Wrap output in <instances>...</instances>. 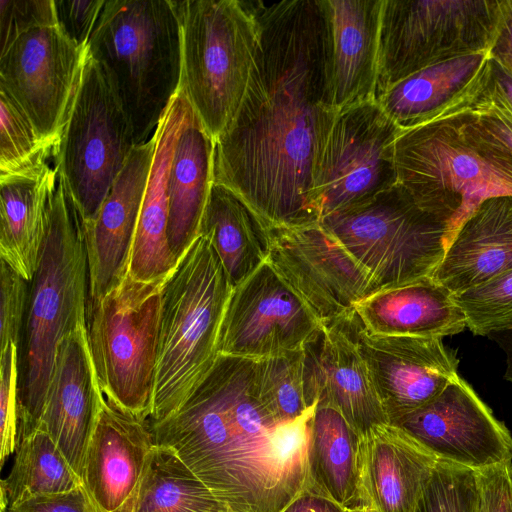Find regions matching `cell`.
I'll return each instance as SVG.
<instances>
[{"instance_id":"29","label":"cell","mask_w":512,"mask_h":512,"mask_svg":"<svg viewBox=\"0 0 512 512\" xmlns=\"http://www.w3.org/2000/svg\"><path fill=\"white\" fill-rule=\"evenodd\" d=\"M57 169L44 163L0 177V257L30 283L46 236L48 206Z\"/></svg>"},{"instance_id":"8","label":"cell","mask_w":512,"mask_h":512,"mask_svg":"<svg viewBox=\"0 0 512 512\" xmlns=\"http://www.w3.org/2000/svg\"><path fill=\"white\" fill-rule=\"evenodd\" d=\"M319 222L379 290L432 277L453 235L448 221L423 209L399 183Z\"/></svg>"},{"instance_id":"49","label":"cell","mask_w":512,"mask_h":512,"mask_svg":"<svg viewBox=\"0 0 512 512\" xmlns=\"http://www.w3.org/2000/svg\"><path fill=\"white\" fill-rule=\"evenodd\" d=\"M7 508H0V512H7Z\"/></svg>"},{"instance_id":"18","label":"cell","mask_w":512,"mask_h":512,"mask_svg":"<svg viewBox=\"0 0 512 512\" xmlns=\"http://www.w3.org/2000/svg\"><path fill=\"white\" fill-rule=\"evenodd\" d=\"M154 449L149 419L127 413L104 397L82 471L83 484L100 512H136Z\"/></svg>"},{"instance_id":"19","label":"cell","mask_w":512,"mask_h":512,"mask_svg":"<svg viewBox=\"0 0 512 512\" xmlns=\"http://www.w3.org/2000/svg\"><path fill=\"white\" fill-rule=\"evenodd\" d=\"M155 146L154 134L146 143L134 147L95 218L83 223L91 305L128 273Z\"/></svg>"},{"instance_id":"40","label":"cell","mask_w":512,"mask_h":512,"mask_svg":"<svg viewBox=\"0 0 512 512\" xmlns=\"http://www.w3.org/2000/svg\"><path fill=\"white\" fill-rule=\"evenodd\" d=\"M0 351L9 345L19 346L24 331L29 284L1 260Z\"/></svg>"},{"instance_id":"15","label":"cell","mask_w":512,"mask_h":512,"mask_svg":"<svg viewBox=\"0 0 512 512\" xmlns=\"http://www.w3.org/2000/svg\"><path fill=\"white\" fill-rule=\"evenodd\" d=\"M323 324L266 261L233 288L218 354L261 359L303 349Z\"/></svg>"},{"instance_id":"6","label":"cell","mask_w":512,"mask_h":512,"mask_svg":"<svg viewBox=\"0 0 512 512\" xmlns=\"http://www.w3.org/2000/svg\"><path fill=\"white\" fill-rule=\"evenodd\" d=\"M232 290L211 244L199 236L164 287L150 421L177 410L213 366Z\"/></svg>"},{"instance_id":"14","label":"cell","mask_w":512,"mask_h":512,"mask_svg":"<svg viewBox=\"0 0 512 512\" xmlns=\"http://www.w3.org/2000/svg\"><path fill=\"white\" fill-rule=\"evenodd\" d=\"M268 262L323 326L341 322L379 291L369 273L320 222L268 227Z\"/></svg>"},{"instance_id":"21","label":"cell","mask_w":512,"mask_h":512,"mask_svg":"<svg viewBox=\"0 0 512 512\" xmlns=\"http://www.w3.org/2000/svg\"><path fill=\"white\" fill-rule=\"evenodd\" d=\"M304 353L308 406L333 407L362 438L389 424L355 342L338 324L323 326L304 346Z\"/></svg>"},{"instance_id":"45","label":"cell","mask_w":512,"mask_h":512,"mask_svg":"<svg viewBox=\"0 0 512 512\" xmlns=\"http://www.w3.org/2000/svg\"><path fill=\"white\" fill-rule=\"evenodd\" d=\"M488 56L512 75V0L500 2V19Z\"/></svg>"},{"instance_id":"12","label":"cell","mask_w":512,"mask_h":512,"mask_svg":"<svg viewBox=\"0 0 512 512\" xmlns=\"http://www.w3.org/2000/svg\"><path fill=\"white\" fill-rule=\"evenodd\" d=\"M400 131L377 100L336 113L313 172L311 198L319 220L398 183L395 142Z\"/></svg>"},{"instance_id":"13","label":"cell","mask_w":512,"mask_h":512,"mask_svg":"<svg viewBox=\"0 0 512 512\" xmlns=\"http://www.w3.org/2000/svg\"><path fill=\"white\" fill-rule=\"evenodd\" d=\"M88 53L56 25L33 28L0 55V89L22 109L43 142L57 146Z\"/></svg>"},{"instance_id":"20","label":"cell","mask_w":512,"mask_h":512,"mask_svg":"<svg viewBox=\"0 0 512 512\" xmlns=\"http://www.w3.org/2000/svg\"><path fill=\"white\" fill-rule=\"evenodd\" d=\"M104 395L96 376L87 325L61 342L37 429L45 431L82 478L86 449Z\"/></svg>"},{"instance_id":"3","label":"cell","mask_w":512,"mask_h":512,"mask_svg":"<svg viewBox=\"0 0 512 512\" xmlns=\"http://www.w3.org/2000/svg\"><path fill=\"white\" fill-rule=\"evenodd\" d=\"M87 297L83 221L58 176L43 249L29 287L20 364L19 440L37 428L61 342L72 330L87 325Z\"/></svg>"},{"instance_id":"5","label":"cell","mask_w":512,"mask_h":512,"mask_svg":"<svg viewBox=\"0 0 512 512\" xmlns=\"http://www.w3.org/2000/svg\"><path fill=\"white\" fill-rule=\"evenodd\" d=\"M132 124L150 140L181 83V32L173 1L106 0L88 43Z\"/></svg>"},{"instance_id":"7","label":"cell","mask_w":512,"mask_h":512,"mask_svg":"<svg viewBox=\"0 0 512 512\" xmlns=\"http://www.w3.org/2000/svg\"><path fill=\"white\" fill-rule=\"evenodd\" d=\"M181 32L179 90L216 139L247 90L258 27L248 1H173Z\"/></svg>"},{"instance_id":"39","label":"cell","mask_w":512,"mask_h":512,"mask_svg":"<svg viewBox=\"0 0 512 512\" xmlns=\"http://www.w3.org/2000/svg\"><path fill=\"white\" fill-rule=\"evenodd\" d=\"M19 346L9 345L0 351V464L15 453L20 424Z\"/></svg>"},{"instance_id":"24","label":"cell","mask_w":512,"mask_h":512,"mask_svg":"<svg viewBox=\"0 0 512 512\" xmlns=\"http://www.w3.org/2000/svg\"><path fill=\"white\" fill-rule=\"evenodd\" d=\"M190 104L179 90L155 132L156 146L131 250L129 273L152 281L169 278L177 267L167 238V182L174 148Z\"/></svg>"},{"instance_id":"22","label":"cell","mask_w":512,"mask_h":512,"mask_svg":"<svg viewBox=\"0 0 512 512\" xmlns=\"http://www.w3.org/2000/svg\"><path fill=\"white\" fill-rule=\"evenodd\" d=\"M329 30V96L338 113L376 100L383 0H322Z\"/></svg>"},{"instance_id":"28","label":"cell","mask_w":512,"mask_h":512,"mask_svg":"<svg viewBox=\"0 0 512 512\" xmlns=\"http://www.w3.org/2000/svg\"><path fill=\"white\" fill-rule=\"evenodd\" d=\"M363 438L331 406L318 404L310 425L305 488L344 508L371 511L364 485Z\"/></svg>"},{"instance_id":"43","label":"cell","mask_w":512,"mask_h":512,"mask_svg":"<svg viewBox=\"0 0 512 512\" xmlns=\"http://www.w3.org/2000/svg\"><path fill=\"white\" fill-rule=\"evenodd\" d=\"M479 512H512V461L478 471Z\"/></svg>"},{"instance_id":"35","label":"cell","mask_w":512,"mask_h":512,"mask_svg":"<svg viewBox=\"0 0 512 512\" xmlns=\"http://www.w3.org/2000/svg\"><path fill=\"white\" fill-rule=\"evenodd\" d=\"M52 155L17 103L0 89V177L29 171Z\"/></svg>"},{"instance_id":"9","label":"cell","mask_w":512,"mask_h":512,"mask_svg":"<svg viewBox=\"0 0 512 512\" xmlns=\"http://www.w3.org/2000/svg\"><path fill=\"white\" fill-rule=\"evenodd\" d=\"M169 278L142 281L129 271L91 305L87 327L100 389L119 409L149 419L160 316Z\"/></svg>"},{"instance_id":"41","label":"cell","mask_w":512,"mask_h":512,"mask_svg":"<svg viewBox=\"0 0 512 512\" xmlns=\"http://www.w3.org/2000/svg\"><path fill=\"white\" fill-rule=\"evenodd\" d=\"M56 24L54 0H0V55L25 32Z\"/></svg>"},{"instance_id":"32","label":"cell","mask_w":512,"mask_h":512,"mask_svg":"<svg viewBox=\"0 0 512 512\" xmlns=\"http://www.w3.org/2000/svg\"><path fill=\"white\" fill-rule=\"evenodd\" d=\"M82 485V478L52 438L37 429L19 440L10 473L1 480L0 508L38 496L68 492Z\"/></svg>"},{"instance_id":"44","label":"cell","mask_w":512,"mask_h":512,"mask_svg":"<svg viewBox=\"0 0 512 512\" xmlns=\"http://www.w3.org/2000/svg\"><path fill=\"white\" fill-rule=\"evenodd\" d=\"M7 512H100L84 484L74 490L32 498Z\"/></svg>"},{"instance_id":"17","label":"cell","mask_w":512,"mask_h":512,"mask_svg":"<svg viewBox=\"0 0 512 512\" xmlns=\"http://www.w3.org/2000/svg\"><path fill=\"white\" fill-rule=\"evenodd\" d=\"M391 424L438 461L475 471L512 461L509 430L461 377L432 401Z\"/></svg>"},{"instance_id":"25","label":"cell","mask_w":512,"mask_h":512,"mask_svg":"<svg viewBox=\"0 0 512 512\" xmlns=\"http://www.w3.org/2000/svg\"><path fill=\"white\" fill-rule=\"evenodd\" d=\"M354 313L377 335L442 339L467 327L455 295L433 277L381 289L357 303Z\"/></svg>"},{"instance_id":"38","label":"cell","mask_w":512,"mask_h":512,"mask_svg":"<svg viewBox=\"0 0 512 512\" xmlns=\"http://www.w3.org/2000/svg\"><path fill=\"white\" fill-rule=\"evenodd\" d=\"M469 122L512 154V109L498 92L489 62L461 101Z\"/></svg>"},{"instance_id":"48","label":"cell","mask_w":512,"mask_h":512,"mask_svg":"<svg viewBox=\"0 0 512 512\" xmlns=\"http://www.w3.org/2000/svg\"><path fill=\"white\" fill-rule=\"evenodd\" d=\"M499 343L507 356L505 379L512 382V330L496 332L488 335Z\"/></svg>"},{"instance_id":"30","label":"cell","mask_w":512,"mask_h":512,"mask_svg":"<svg viewBox=\"0 0 512 512\" xmlns=\"http://www.w3.org/2000/svg\"><path fill=\"white\" fill-rule=\"evenodd\" d=\"M488 61V53H476L426 67L393 84L376 100L401 130L418 126L461 100Z\"/></svg>"},{"instance_id":"11","label":"cell","mask_w":512,"mask_h":512,"mask_svg":"<svg viewBox=\"0 0 512 512\" xmlns=\"http://www.w3.org/2000/svg\"><path fill=\"white\" fill-rule=\"evenodd\" d=\"M137 146L134 130L103 69L86 56L55 168L84 224L92 221Z\"/></svg>"},{"instance_id":"33","label":"cell","mask_w":512,"mask_h":512,"mask_svg":"<svg viewBox=\"0 0 512 512\" xmlns=\"http://www.w3.org/2000/svg\"><path fill=\"white\" fill-rule=\"evenodd\" d=\"M229 509L173 453L157 447L136 512H226Z\"/></svg>"},{"instance_id":"46","label":"cell","mask_w":512,"mask_h":512,"mask_svg":"<svg viewBox=\"0 0 512 512\" xmlns=\"http://www.w3.org/2000/svg\"><path fill=\"white\" fill-rule=\"evenodd\" d=\"M281 512H371L351 510L304 488Z\"/></svg>"},{"instance_id":"42","label":"cell","mask_w":512,"mask_h":512,"mask_svg":"<svg viewBox=\"0 0 512 512\" xmlns=\"http://www.w3.org/2000/svg\"><path fill=\"white\" fill-rule=\"evenodd\" d=\"M106 0H54L57 24L81 48H87Z\"/></svg>"},{"instance_id":"31","label":"cell","mask_w":512,"mask_h":512,"mask_svg":"<svg viewBox=\"0 0 512 512\" xmlns=\"http://www.w3.org/2000/svg\"><path fill=\"white\" fill-rule=\"evenodd\" d=\"M199 236L211 244L233 288L268 260V226L241 197L223 185H212Z\"/></svg>"},{"instance_id":"36","label":"cell","mask_w":512,"mask_h":512,"mask_svg":"<svg viewBox=\"0 0 512 512\" xmlns=\"http://www.w3.org/2000/svg\"><path fill=\"white\" fill-rule=\"evenodd\" d=\"M475 335L512 330V270L455 295Z\"/></svg>"},{"instance_id":"34","label":"cell","mask_w":512,"mask_h":512,"mask_svg":"<svg viewBox=\"0 0 512 512\" xmlns=\"http://www.w3.org/2000/svg\"><path fill=\"white\" fill-rule=\"evenodd\" d=\"M304 348L257 360L260 401L279 423L301 416L308 406L304 392Z\"/></svg>"},{"instance_id":"16","label":"cell","mask_w":512,"mask_h":512,"mask_svg":"<svg viewBox=\"0 0 512 512\" xmlns=\"http://www.w3.org/2000/svg\"><path fill=\"white\" fill-rule=\"evenodd\" d=\"M337 324L355 342L389 424L432 401L459 377L458 360L440 338L373 334L354 312Z\"/></svg>"},{"instance_id":"10","label":"cell","mask_w":512,"mask_h":512,"mask_svg":"<svg viewBox=\"0 0 512 512\" xmlns=\"http://www.w3.org/2000/svg\"><path fill=\"white\" fill-rule=\"evenodd\" d=\"M501 0H383L376 99L438 63L488 53Z\"/></svg>"},{"instance_id":"50","label":"cell","mask_w":512,"mask_h":512,"mask_svg":"<svg viewBox=\"0 0 512 512\" xmlns=\"http://www.w3.org/2000/svg\"><path fill=\"white\" fill-rule=\"evenodd\" d=\"M226 512H232V511H231V510H228V511H226Z\"/></svg>"},{"instance_id":"4","label":"cell","mask_w":512,"mask_h":512,"mask_svg":"<svg viewBox=\"0 0 512 512\" xmlns=\"http://www.w3.org/2000/svg\"><path fill=\"white\" fill-rule=\"evenodd\" d=\"M462 99L395 142L398 183L453 234L485 199L512 196V154L469 122Z\"/></svg>"},{"instance_id":"26","label":"cell","mask_w":512,"mask_h":512,"mask_svg":"<svg viewBox=\"0 0 512 512\" xmlns=\"http://www.w3.org/2000/svg\"><path fill=\"white\" fill-rule=\"evenodd\" d=\"M214 139L190 107L170 165L167 238L178 264L199 237L213 180Z\"/></svg>"},{"instance_id":"2","label":"cell","mask_w":512,"mask_h":512,"mask_svg":"<svg viewBox=\"0 0 512 512\" xmlns=\"http://www.w3.org/2000/svg\"><path fill=\"white\" fill-rule=\"evenodd\" d=\"M257 360L218 354L154 442L180 459L232 512H281L304 488L316 404L276 422L262 405Z\"/></svg>"},{"instance_id":"1","label":"cell","mask_w":512,"mask_h":512,"mask_svg":"<svg viewBox=\"0 0 512 512\" xmlns=\"http://www.w3.org/2000/svg\"><path fill=\"white\" fill-rule=\"evenodd\" d=\"M258 27L246 93L214 139L213 180L268 227L319 222L313 172L336 115L329 96V30L322 0L248 1Z\"/></svg>"},{"instance_id":"27","label":"cell","mask_w":512,"mask_h":512,"mask_svg":"<svg viewBox=\"0 0 512 512\" xmlns=\"http://www.w3.org/2000/svg\"><path fill=\"white\" fill-rule=\"evenodd\" d=\"M364 485L372 512H415L437 459L399 427L363 438Z\"/></svg>"},{"instance_id":"47","label":"cell","mask_w":512,"mask_h":512,"mask_svg":"<svg viewBox=\"0 0 512 512\" xmlns=\"http://www.w3.org/2000/svg\"><path fill=\"white\" fill-rule=\"evenodd\" d=\"M490 73L500 95L512 109V75L489 58Z\"/></svg>"},{"instance_id":"23","label":"cell","mask_w":512,"mask_h":512,"mask_svg":"<svg viewBox=\"0 0 512 512\" xmlns=\"http://www.w3.org/2000/svg\"><path fill=\"white\" fill-rule=\"evenodd\" d=\"M512 270V196L485 199L458 226L433 279L454 295Z\"/></svg>"},{"instance_id":"37","label":"cell","mask_w":512,"mask_h":512,"mask_svg":"<svg viewBox=\"0 0 512 512\" xmlns=\"http://www.w3.org/2000/svg\"><path fill=\"white\" fill-rule=\"evenodd\" d=\"M478 471L437 461L415 512H479Z\"/></svg>"}]
</instances>
